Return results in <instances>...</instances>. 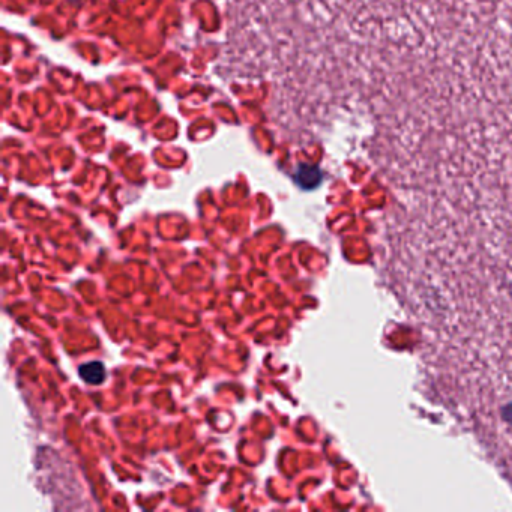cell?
<instances>
[{
  "label": "cell",
  "mask_w": 512,
  "mask_h": 512,
  "mask_svg": "<svg viewBox=\"0 0 512 512\" xmlns=\"http://www.w3.org/2000/svg\"><path fill=\"white\" fill-rule=\"evenodd\" d=\"M79 376L89 385H101L106 380V367L101 361L86 362L79 368Z\"/></svg>",
  "instance_id": "1"
}]
</instances>
